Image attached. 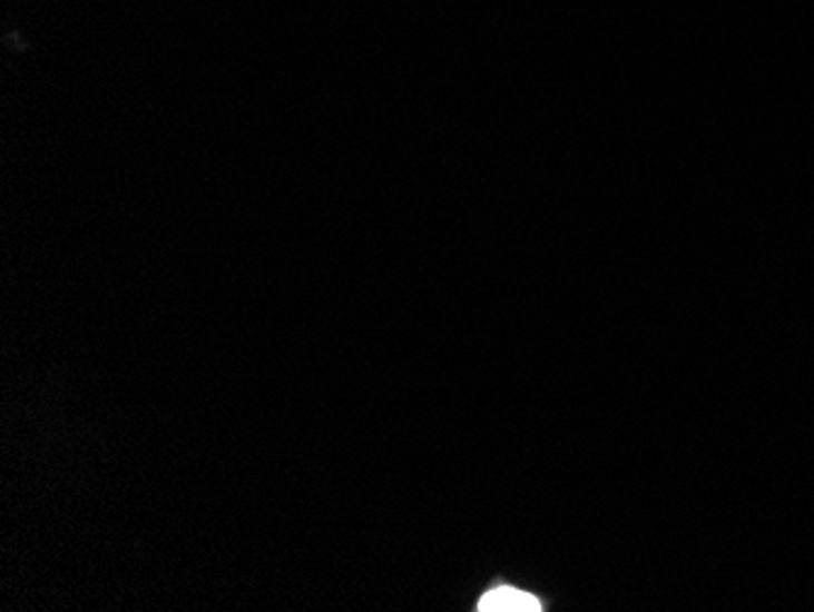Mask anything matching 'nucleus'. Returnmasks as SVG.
<instances>
[{"instance_id": "nucleus-1", "label": "nucleus", "mask_w": 814, "mask_h": 612, "mask_svg": "<svg viewBox=\"0 0 814 612\" xmlns=\"http://www.w3.org/2000/svg\"><path fill=\"white\" fill-rule=\"evenodd\" d=\"M478 610L481 612H539L541 603L535 595H529L520 589H496L486 593L481 601H478Z\"/></svg>"}]
</instances>
